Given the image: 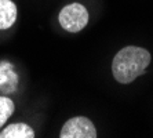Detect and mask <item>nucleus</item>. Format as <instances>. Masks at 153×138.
<instances>
[{"label":"nucleus","instance_id":"obj_1","mask_svg":"<svg viewBox=\"0 0 153 138\" xmlns=\"http://www.w3.org/2000/svg\"><path fill=\"white\" fill-rule=\"evenodd\" d=\"M150 53L142 47L127 46L121 48L112 61V73L121 84H130L145 73L150 64Z\"/></svg>","mask_w":153,"mask_h":138},{"label":"nucleus","instance_id":"obj_2","mask_svg":"<svg viewBox=\"0 0 153 138\" xmlns=\"http://www.w3.org/2000/svg\"><path fill=\"white\" fill-rule=\"evenodd\" d=\"M88 11L80 3H71L65 6L58 15L61 26L71 33H77L88 24Z\"/></svg>","mask_w":153,"mask_h":138},{"label":"nucleus","instance_id":"obj_3","mask_svg":"<svg viewBox=\"0 0 153 138\" xmlns=\"http://www.w3.org/2000/svg\"><path fill=\"white\" fill-rule=\"evenodd\" d=\"M61 138H95L97 130L93 122L85 116L69 119L61 130Z\"/></svg>","mask_w":153,"mask_h":138},{"label":"nucleus","instance_id":"obj_4","mask_svg":"<svg viewBox=\"0 0 153 138\" xmlns=\"http://www.w3.org/2000/svg\"><path fill=\"white\" fill-rule=\"evenodd\" d=\"M17 19V6L11 0H0V29H8Z\"/></svg>","mask_w":153,"mask_h":138},{"label":"nucleus","instance_id":"obj_5","mask_svg":"<svg viewBox=\"0 0 153 138\" xmlns=\"http://www.w3.org/2000/svg\"><path fill=\"white\" fill-rule=\"evenodd\" d=\"M35 131L25 123H14L0 131V138H33Z\"/></svg>","mask_w":153,"mask_h":138},{"label":"nucleus","instance_id":"obj_6","mask_svg":"<svg viewBox=\"0 0 153 138\" xmlns=\"http://www.w3.org/2000/svg\"><path fill=\"white\" fill-rule=\"evenodd\" d=\"M14 102L7 97H0V127L14 113Z\"/></svg>","mask_w":153,"mask_h":138}]
</instances>
